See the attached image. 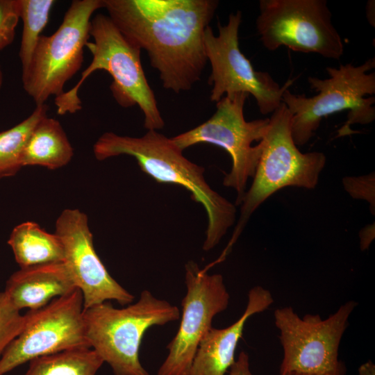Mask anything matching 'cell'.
Returning <instances> with one entry per match:
<instances>
[{
  "label": "cell",
  "mask_w": 375,
  "mask_h": 375,
  "mask_svg": "<svg viewBox=\"0 0 375 375\" xmlns=\"http://www.w3.org/2000/svg\"><path fill=\"white\" fill-rule=\"evenodd\" d=\"M8 244L20 268L64 262V249L59 238L33 222L16 226Z\"/></svg>",
  "instance_id": "18"
},
{
  "label": "cell",
  "mask_w": 375,
  "mask_h": 375,
  "mask_svg": "<svg viewBox=\"0 0 375 375\" xmlns=\"http://www.w3.org/2000/svg\"><path fill=\"white\" fill-rule=\"evenodd\" d=\"M331 17L326 0H260L256 24L269 51L285 46L338 60L344 44Z\"/></svg>",
  "instance_id": "10"
},
{
  "label": "cell",
  "mask_w": 375,
  "mask_h": 375,
  "mask_svg": "<svg viewBox=\"0 0 375 375\" xmlns=\"http://www.w3.org/2000/svg\"><path fill=\"white\" fill-rule=\"evenodd\" d=\"M367 18L370 24L374 27V18L372 17V12H374V1H368L366 6Z\"/></svg>",
  "instance_id": "28"
},
{
  "label": "cell",
  "mask_w": 375,
  "mask_h": 375,
  "mask_svg": "<svg viewBox=\"0 0 375 375\" xmlns=\"http://www.w3.org/2000/svg\"><path fill=\"white\" fill-rule=\"evenodd\" d=\"M121 33L147 53L162 87L175 93L200 81L208 62L203 37L216 0H103Z\"/></svg>",
  "instance_id": "1"
},
{
  "label": "cell",
  "mask_w": 375,
  "mask_h": 375,
  "mask_svg": "<svg viewBox=\"0 0 375 375\" xmlns=\"http://www.w3.org/2000/svg\"><path fill=\"white\" fill-rule=\"evenodd\" d=\"M374 238V226H369L365 227L364 229L360 231V249L365 250L368 249L370 243Z\"/></svg>",
  "instance_id": "26"
},
{
  "label": "cell",
  "mask_w": 375,
  "mask_h": 375,
  "mask_svg": "<svg viewBox=\"0 0 375 375\" xmlns=\"http://www.w3.org/2000/svg\"><path fill=\"white\" fill-rule=\"evenodd\" d=\"M90 35L93 41H88L85 47L92 60L79 81L55 97L58 114H73L81 110L78 95L81 86L94 72L104 70L112 78L110 89L117 103L124 108L138 106L147 130L162 128L165 122L142 67L141 49L121 33L108 16L101 13L91 19Z\"/></svg>",
  "instance_id": "3"
},
{
  "label": "cell",
  "mask_w": 375,
  "mask_h": 375,
  "mask_svg": "<svg viewBox=\"0 0 375 375\" xmlns=\"http://www.w3.org/2000/svg\"><path fill=\"white\" fill-rule=\"evenodd\" d=\"M19 19L18 0H0V51L13 42Z\"/></svg>",
  "instance_id": "23"
},
{
  "label": "cell",
  "mask_w": 375,
  "mask_h": 375,
  "mask_svg": "<svg viewBox=\"0 0 375 375\" xmlns=\"http://www.w3.org/2000/svg\"><path fill=\"white\" fill-rule=\"evenodd\" d=\"M358 375H375V365L369 360L361 365L358 369Z\"/></svg>",
  "instance_id": "27"
},
{
  "label": "cell",
  "mask_w": 375,
  "mask_h": 375,
  "mask_svg": "<svg viewBox=\"0 0 375 375\" xmlns=\"http://www.w3.org/2000/svg\"><path fill=\"white\" fill-rule=\"evenodd\" d=\"M342 183L345 190L353 198L367 201L372 212L375 210L374 172L360 176H346Z\"/></svg>",
  "instance_id": "24"
},
{
  "label": "cell",
  "mask_w": 375,
  "mask_h": 375,
  "mask_svg": "<svg viewBox=\"0 0 375 375\" xmlns=\"http://www.w3.org/2000/svg\"><path fill=\"white\" fill-rule=\"evenodd\" d=\"M356 306L347 301L325 319L312 314L301 318L290 306L276 309L274 321L283 351L280 375H345L339 347Z\"/></svg>",
  "instance_id": "9"
},
{
  "label": "cell",
  "mask_w": 375,
  "mask_h": 375,
  "mask_svg": "<svg viewBox=\"0 0 375 375\" xmlns=\"http://www.w3.org/2000/svg\"><path fill=\"white\" fill-rule=\"evenodd\" d=\"M261 140L262 151L252 184L242 199L240 216L231 238L222 253L226 258L253 212L271 195L289 186L315 188L326 158L319 151L302 153L291 133L292 115L284 103L272 113Z\"/></svg>",
  "instance_id": "6"
},
{
  "label": "cell",
  "mask_w": 375,
  "mask_h": 375,
  "mask_svg": "<svg viewBox=\"0 0 375 375\" xmlns=\"http://www.w3.org/2000/svg\"><path fill=\"white\" fill-rule=\"evenodd\" d=\"M76 288L70 271L61 262L20 268L8 278L3 292L18 310H35Z\"/></svg>",
  "instance_id": "16"
},
{
  "label": "cell",
  "mask_w": 375,
  "mask_h": 375,
  "mask_svg": "<svg viewBox=\"0 0 375 375\" xmlns=\"http://www.w3.org/2000/svg\"><path fill=\"white\" fill-rule=\"evenodd\" d=\"M186 293L176 335L157 375H188L199 345L212 327L213 318L225 310L230 295L222 274H208L193 260L185 265Z\"/></svg>",
  "instance_id": "13"
},
{
  "label": "cell",
  "mask_w": 375,
  "mask_h": 375,
  "mask_svg": "<svg viewBox=\"0 0 375 375\" xmlns=\"http://www.w3.org/2000/svg\"><path fill=\"white\" fill-rule=\"evenodd\" d=\"M375 67L374 58L354 66L348 63L339 67H326L329 78L309 76L310 87L317 92L311 97L294 94L288 90L283 94L284 103L292 115L291 133L297 146L306 144L315 135L322 118L347 110V120L338 136L351 133L354 124H367L375 119Z\"/></svg>",
  "instance_id": "4"
},
{
  "label": "cell",
  "mask_w": 375,
  "mask_h": 375,
  "mask_svg": "<svg viewBox=\"0 0 375 375\" xmlns=\"http://www.w3.org/2000/svg\"><path fill=\"white\" fill-rule=\"evenodd\" d=\"M46 103L37 105L33 112L12 128L0 131V178L15 175L22 166L23 152L37 123L47 115Z\"/></svg>",
  "instance_id": "20"
},
{
  "label": "cell",
  "mask_w": 375,
  "mask_h": 375,
  "mask_svg": "<svg viewBox=\"0 0 375 375\" xmlns=\"http://www.w3.org/2000/svg\"><path fill=\"white\" fill-rule=\"evenodd\" d=\"M87 340L111 367L114 375H150L139 358L145 332L153 326L178 320L177 306L143 290L138 301L123 308L110 301L84 309Z\"/></svg>",
  "instance_id": "5"
},
{
  "label": "cell",
  "mask_w": 375,
  "mask_h": 375,
  "mask_svg": "<svg viewBox=\"0 0 375 375\" xmlns=\"http://www.w3.org/2000/svg\"><path fill=\"white\" fill-rule=\"evenodd\" d=\"M173 141L156 130L140 137L106 132L93 146L98 160L121 155L133 157L142 172L160 183L183 187L206 211L208 226L203 249L216 247L236 218L235 205L215 191L207 183L205 169L189 160Z\"/></svg>",
  "instance_id": "2"
},
{
  "label": "cell",
  "mask_w": 375,
  "mask_h": 375,
  "mask_svg": "<svg viewBox=\"0 0 375 375\" xmlns=\"http://www.w3.org/2000/svg\"><path fill=\"white\" fill-rule=\"evenodd\" d=\"M2 84H3V73H2V70L0 66V88L2 86Z\"/></svg>",
  "instance_id": "29"
},
{
  "label": "cell",
  "mask_w": 375,
  "mask_h": 375,
  "mask_svg": "<svg viewBox=\"0 0 375 375\" xmlns=\"http://www.w3.org/2000/svg\"><path fill=\"white\" fill-rule=\"evenodd\" d=\"M103 362L92 348H76L31 360L24 375H96Z\"/></svg>",
  "instance_id": "19"
},
{
  "label": "cell",
  "mask_w": 375,
  "mask_h": 375,
  "mask_svg": "<svg viewBox=\"0 0 375 375\" xmlns=\"http://www.w3.org/2000/svg\"><path fill=\"white\" fill-rule=\"evenodd\" d=\"M55 2L54 0H18L19 19L23 23L19 51L22 72L30 63Z\"/></svg>",
  "instance_id": "21"
},
{
  "label": "cell",
  "mask_w": 375,
  "mask_h": 375,
  "mask_svg": "<svg viewBox=\"0 0 375 375\" xmlns=\"http://www.w3.org/2000/svg\"><path fill=\"white\" fill-rule=\"evenodd\" d=\"M242 12L231 13L228 23H218V35L206 28L203 37L207 60L211 66L208 83L212 86L210 99L218 102L225 95L234 93L251 94L262 115L272 113L282 103L283 94L292 85L289 79L280 86L265 72L254 69L250 60L240 51L239 28Z\"/></svg>",
  "instance_id": "11"
},
{
  "label": "cell",
  "mask_w": 375,
  "mask_h": 375,
  "mask_svg": "<svg viewBox=\"0 0 375 375\" xmlns=\"http://www.w3.org/2000/svg\"><path fill=\"white\" fill-rule=\"evenodd\" d=\"M54 233L62 244L64 262L83 294L84 309L111 300L122 306L132 303L134 296L111 276L97 253L86 214L64 210Z\"/></svg>",
  "instance_id": "14"
},
{
  "label": "cell",
  "mask_w": 375,
  "mask_h": 375,
  "mask_svg": "<svg viewBox=\"0 0 375 375\" xmlns=\"http://www.w3.org/2000/svg\"><path fill=\"white\" fill-rule=\"evenodd\" d=\"M73 148L60 123L47 115L33 128L26 144L22 166L60 168L69 162Z\"/></svg>",
  "instance_id": "17"
},
{
  "label": "cell",
  "mask_w": 375,
  "mask_h": 375,
  "mask_svg": "<svg viewBox=\"0 0 375 375\" xmlns=\"http://www.w3.org/2000/svg\"><path fill=\"white\" fill-rule=\"evenodd\" d=\"M292 375H304V374H292Z\"/></svg>",
  "instance_id": "30"
},
{
  "label": "cell",
  "mask_w": 375,
  "mask_h": 375,
  "mask_svg": "<svg viewBox=\"0 0 375 375\" xmlns=\"http://www.w3.org/2000/svg\"><path fill=\"white\" fill-rule=\"evenodd\" d=\"M227 373V375H253L249 367V356L245 351H240L238 359L235 360Z\"/></svg>",
  "instance_id": "25"
},
{
  "label": "cell",
  "mask_w": 375,
  "mask_h": 375,
  "mask_svg": "<svg viewBox=\"0 0 375 375\" xmlns=\"http://www.w3.org/2000/svg\"><path fill=\"white\" fill-rule=\"evenodd\" d=\"M102 8L103 0L73 1L58 29L51 35H41L22 75L23 88L36 106L62 94L67 81L80 69L92 16Z\"/></svg>",
  "instance_id": "8"
},
{
  "label": "cell",
  "mask_w": 375,
  "mask_h": 375,
  "mask_svg": "<svg viewBox=\"0 0 375 375\" xmlns=\"http://www.w3.org/2000/svg\"><path fill=\"white\" fill-rule=\"evenodd\" d=\"M249 96L243 92L225 95L216 103V111L208 120L172 138L183 151L207 143L224 149L230 155L231 169L223 185L235 190V206L241 204L248 179L255 174L262 151L261 140L269 124V118L245 119L244 106Z\"/></svg>",
  "instance_id": "7"
},
{
  "label": "cell",
  "mask_w": 375,
  "mask_h": 375,
  "mask_svg": "<svg viewBox=\"0 0 375 375\" xmlns=\"http://www.w3.org/2000/svg\"><path fill=\"white\" fill-rule=\"evenodd\" d=\"M27 317L22 315L9 301L4 292H0V358L11 342L23 330Z\"/></svg>",
  "instance_id": "22"
},
{
  "label": "cell",
  "mask_w": 375,
  "mask_h": 375,
  "mask_svg": "<svg viewBox=\"0 0 375 375\" xmlns=\"http://www.w3.org/2000/svg\"><path fill=\"white\" fill-rule=\"evenodd\" d=\"M273 303L268 290L261 286L252 288L241 317L226 328L212 327L203 338L188 375H226L235 360L236 347L247 319L267 310Z\"/></svg>",
  "instance_id": "15"
},
{
  "label": "cell",
  "mask_w": 375,
  "mask_h": 375,
  "mask_svg": "<svg viewBox=\"0 0 375 375\" xmlns=\"http://www.w3.org/2000/svg\"><path fill=\"white\" fill-rule=\"evenodd\" d=\"M83 311V294L77 288L40 309L28 310L23 330L0 358V375L40 356L90 348Z\"/></svg>",
  "instance_id": "12"
}]
</instances>
